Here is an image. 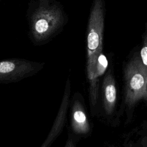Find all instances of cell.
Here are the masks:
<instances>
[{
	"label": "cell",
	"mask_w": 147,
	"mask_h": 147,
	"mask_svg": "<svg viewBox=\"0 0 147 147\" xmlns=\"http://www.w3.org/2000/svg\"><path fill=\"white\" fill-rule=\"evenodd\" d=\"M103 88L105 109L107 114H111L114 110L115 105L117 91L114 80L110 74H108L105 77Z\"/></svg>",
	"instance_id": "cell-5"
},
{
	"label": "cell",
	"mask_w": 147,
	"mask_h": 147,
	"mask_svg": "<svg viewBox=\"0 0 147 147\" xmlns=\"http://www.w3.org/2000/svg\"><path fill=\"white\" fill-rule=\"evenodd\" d=\"M105 22L103 0H94L87 26V74L91 83L90 94L92 103L95 104L98 96L96 67L102 50Z\"/></svg>",
	"instance_id": "cell-2"
},
{
	"label": "cell",
	"mask_w": 147,
	"mask_h": 147,
	"mask_svg": "<svg viewBox=\"0 0 147 147\" xmlns=\"http://www.w3.org/2000/svg\"><path fill=\"white\" fill-rule=\"evenodd\" d=\"M140 55H141V59L144 64L147 68V28L144 37V42H143L142 47L141 49Z\"/></svg>",
	"instance_id": "cell-8"
},
{
	"label": "cell",
	"mask_w": 147,
	"mask_h": 147,
	"mask_svg": "<svg viewBox=\"0 0 147 147\" xmlns=\"http://www.w3.org/2000/svg\"><path fill=\"white\" fill-rule=\"evenodd\" d=\"M73 127L79 133H86L88 131L89 125L86 115L82 106L76 105L72 115Z\"/></svg>",
	"instance_id": "cell-6"
},
{
	"label": "cell",
	"mask_w": 147,
	"mask_h": 147,
	"mask_svg": "<svg viewBox=\"0 0 147 147\" xmlns=\"http://www.w3.org/2000/svg\"><path fill=\"white\" fill-rule=\"evenodd\" d=\"M34 66L32 63L20 60L2 61L0 63L1 81L12 80L22 77L32 71Z\"/></svg>",
	"instance_id": "cell-4"
},
{
	"label": "cell",
	"mask_w": 147,
	"mask_h": 147,
	"mask_svg": "<svg viewBox=\"0 0 147 147\" xmlns=\"http://www.w3.org/2000/svg\"><path fill=\"white\" fill-rule=\"evenodd\" d=\"M33 5L29 17L30 33L33 40L41 44L60 32L65 15L55 0H37Z\"/></svg>",
	"instance_id": "cell-1"
},
{
	"label": "cell",
	"mask_w": 147,
	"mask_h": 147,
	"mask_svg": "<svg viewBox=\"0 0 147 147\" xmlns=\"http://www.w3.org/2000/svg\"><path fill=\"white\" fill-rule=\"evenodd\" d=\"M141 99L147 102V68L136 56L125 70V100L131 106Z\"/></svg>",
	"instance_id": "cell-3"
},
{
	"label": "cell",
	"mask_w": 147,
	"mask_h": 147,
	"mask_svg": "<svg viewBox=\"0 0 147 147\" xmlns=\"http://www.w3.org/2000/svg\"><path fill=\"white\" fill-rule=\"evenodd\" d=\"M107 67V60L106 56L100 53L98 57L96 67V71H95V76L97 79L98 76H101L106 71Z\"/></svg>",
	"instance_id": "cell-7"
}]
</instances>
